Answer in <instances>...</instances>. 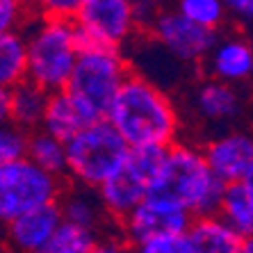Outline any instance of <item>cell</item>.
Returning a JSON list of instances; mask_svg holds the SVG:
<instances>
[{
    "mask_svg": "<svg viewBox=\"0 0 253 253\" xmlns=\"http://www.w3.org/2000/svg\"><path fill=\"white\" fill-rule=\"evenodd\" d=\"M105 119L128 146H169L180 132V112L173 98L155 80L137 71L126 76Z\"/></svg>",
    "mask_w": 253,
    "mask_h": 253,
    "instance_id": "cell-1",
    "label": "cell"
},
{
    "mask_svg": "<svg viewBox=\"0 0 253 253\" xmlns=\"http://www.w3.org/2000/svg\"><path fill=\"white\" fill-rule=\"evenodd\" d=\"M226 183L212 173L203 148L189 141H171L148 185V199L162 201L192 217L217 214Z\"/></svg>",
    "mask_w": 253,
    "mask_h": 253,
    "instance_id": "cell-2",
    "label": "cell"
},
{
    "mask_svg": "<svg viewBox=\"0 0 253 253\" xmlns=\"http://www.w3.org/2000/svg\"><path fill=\"white\" fill-rule=\"evenodd\" d=\"M28 55V80L50 91L64 89L78 53L80 32L73 18L32 14L21 25Z\"/></svg>",
    "mask_w": 253,
    "mask_h": 253,
    "instance_id": "cell-3",
    "label": "cell"
},
{
    "mask_svg": "<svg viewBox=\"0 0 253 253\" xmlns=\"http://www.w3.org/2000/svg\"><path fill=\"white\" fill-rule=\"evenodd\" d=\"M130 73V64L119 46L84 39L80 35V53L71 73L69 89L96 119L105 117L121 83Z\"/></svg>",
    "mask_w": 253,
    "mask_h": 253,
    "instance_id": "cell-4",
    "label": "cell"
},
{
    "mask_svg": "<svg viewBox=\"0 0 253 253\" xmlns=\"http://www.w3.org/2000/svg\"><path fill=\"white\" fill-rule=\"evenodd\" d=\"M128 151V141L100 117L66 139V178L71 183L98 187L124 165Z\"/></svg>",
    "mask_w": 253,
    "mask_h": 253,
    "instance_id": "cell-5",
    "label": "cell"
},
{
    "mask_svg": "<svg viewBox=\"0 0 253 253\" xmlns=\"http://www.w3.org/2000/svg\"><path fill=\"white\" fill-rule=\"evenodd\" d=\"M165 151L167 146H130L124 165L96 187L107 217L121 221L146 199Z\"/></svg>",
    "mask_w": 253,
    "mask_h": 253,
    "instance_id": "cell-6",
    "label": "cell"
},
{
    "mask_svg": "<svg viewBox=\"0 0 253 253\" xmlns=\"http://www.w3.org/2000/svg\"><path fill=\"white\" fill-rule=\"evenodd\" d=\"M64 178L48 173L28 155L0 162V228L30 208L57 201Z\"/></svg>",
    "mask_w": 253,
    "mask_h": 253,
    "instance_id": "cell-7",
    "label": "cell"
},
{
    "mask_svg": "<svg viewBox=\"0 0 253 253\" xmlns=\"http://www.w3.org/2000/svg\"><path fill=\"white\" fill-rule=\"evenodd\" d=\"M73 21L84 39L119 48L137 30L132 0H83Z\"/></svg>",
    "mask_w": 253,
    "mask_h": 253,
    "instance_id": "cell-8",
    "label": "cell"
},
{
    "mask_svg": "<svg viewBox=\"0 0 253 253\" xmlns=\"http://www.w3.org/2000/svg\"><path fill=\"white\" fill-rule=\"evenodd\" d=\"M151 30H153L155 42L183 64H201L219 37L217 30L203 28L189 21L178 9H171V12L160 9V14L151 23Z\"/></svg>",
    "mask_w": 253,
    "mask_h": 253,
    "instance_id": "cell-9",
    "label": "cell"
},
{
    "mask_svg": "<svg viewBox=\"0 0 253 253\" xmlns=\"http://www.w3.org/2000/svg\"><path fill=\"white\" fill-rule=\"evenodd\" d=\"M192 219L194 217L187 210H180L176 206L146 196L128 217L121 219V230H124V240L132 249H137L141 242L151 240V237L169 235V233H187Z\"/></svg>",
    "mask_w": 253,
    "mask_h": 253,
    "instance_id": "cell-10",
    "label": "cell"
},
{
    "mask_svg": "<svg viewBox=\"0 0 253 253\" xmlns=\"http://www.w3.org/2000/svg\"><path fill=\"white\" fill-rule=\"evenodd\" d=\"M62 210L57 201H48L43 206L30 208L14 217L2 228L5 244L14 251L23 253H46V247L57 226L62 224Z\"/></svg>",
    "mask_w": 253,
    "mask_h": 253,
    "instance_id": "cell-11",
    "label": "cell"
},
{
    "mask_svg": "<svg viewBox=\"0 0 253 253\" xmlns=\"http://www.w3.org/2000/svg\"><path fill=\"white\" fill-rule=\"evenodd\" d=\"M203 155L212 173L224 183L242 180L253 165V135L244 130L219 135L203 146Z\"/></svg>",
    "mask_w": 253,
    "mask_h": 253,
    "instance_id": "cell-12",
    "label": "cell"
},
{
    "mask_svg": "<svg viewBox=\"0 0 253 253\" xmlns=\"http://www.w3.org/2000/svg\"><path fill=\"white\" fill-rule=\"evenodd\" d=\"M189 107L201 121L224 126L237 119V114L242 112V96L235 89V84L208 76V80H201L192 89Z\"/></svg>",
    "mask_w": 253,
    "mask_h": 253,
    "instance_id": "cell-13",
    "label": "cell"
},
{
    "mask_svg": "<svg viewBox=\"0 0 253 253\" xmlns=\"http://www.w3.org/2000/svg\"><path fill=\"white\" fill-rule=\"evenodd\" d=\"M251 62L253 48L244 37L219 35L201 64L206 66L210 78H217V80H224L230 84H240L251 76Z\"/></svg>",
    "mask_w": 253,
    "mask_h": 253,
    "instance_id": "cell-14",
    "label": "cell"
},
{
    "mask_svg": "<svg viewBox=\"0 0 253 253\" xmlns=\"http://www.w3.org/2000/svg\"><path fill=\"white\" fill-rule=\"evenodd\" d=\"M91 121H96V117L71 94L69 89H57V91L48 94L46 112H43L39 128L66 141Z\"/></svg>",
    "mask_w": 253,
    "mask_h": 253,
    "instance_id": "cell-15",
    "label": "cell"
},
{
    "mask_svg": "<svg viewBox=\"0 0 253 253\" xmlns=\"http://www.w3.org/2000/svg\"><path fill=\"white\" fill-rule=\"evenodd\" d=\"M192 253H240L244 237L219 214L194 217L187 228Z\"/></svg>",
    "mask_w": 253,
    "mask_h": 253,
    "instance_id": "cell-16",
    "label": "cell"
},
{
    "mask_svg": "<svg viewBox=\"0 0 253 253\" xmlns=\"http://www.w3.org/2000/svg\"><path fill=\"white\" fill-rule=\"evenodd\" d=\"M57 203L59 210H62V217L66 221L83 224L89 226V228H100L103 219L107 217L96 187H87V185L73 183V187L62 189Z\"/></svg>",
    "mask_w": 253,
    "mask_h": 253,
    "instance_id": "cell-17",
    "label": "cell"
},
{
    "mask_svg": "<svg viewBox=\"0 0 253 253\" xmlns=\"http://www.w3.org/2000/svg\"><path fill=\"white\" fill-rule=\"evenodd\" d=\"M48 91L32 80H21L9 89V119L25 130H35L42 126L46 112Z\"/></svg>",
    "mask_w": 253,
    "mask_h": 253,
    "instance_id": "cell-18",
    "label": "cell"
},
{
    "mask_svg": "<svg viewBox=\"0 0 253 253\" xmlns=\"http://www.w3.org/2000/svg\"><path fill=\"white\" fill-rule=\"evenodd\" d=\"M28 155L35 165L46 169L57 178H66V141L46 132L43 128L30 130L28 135Z\"/></svg>",
    "mask_w": 253,
    "mask_h": 253,
    "instance_id": "cell-19",
    "label": "cell"
},
{
    "mask_svg": "<svg viewBox=\"0 0 253 253\" xmlns=\"http://www.w3.org/2000/svg\"><path fill=\"white\" fill-rule=\"evenodd\" d=\"M28 78L25 37L21 30L0 32V87L12 89Z\"/></svg>",
    "mask_w": 253,
    "mask_h": 253,
    "instance_id": "cell-20",
    "label": "cell"
},
{
    "mask_svg": "<svg viewBox=\"0 0 253 253\" xmlns=\"http://www.w3.org/2000/svg\"><path fill=\"white\" fill-rule=\"evenodd\" d=\"M217 214L233 230H237L242 237L253 235V203L249 199L247 187L242 185V180L226 183L221 206H219Z\"/></svg>",
    "mask_w": 253,
    "mask_h": 253,
    "instance_id": "cell-21",
    "label": "cell"
},
{
    "mask_svg": "<svg viewBox=\"0 0 253 253\" xmlns=\"http://www.w3.org/2000/svg\"><path fill=\"white\" fill-rule=\"evenodd\" d=\"M100 247L98 228L73 224L62 219V224L53 233L46 247V253H94Z\"/></svg>",
    "mask_w": 253,
    "mask_h": 253,
    "instance_id": "cell-22",
    "label": "cell"
},
{
    "mask_svg": "<svg viewBox=\"0 0 253 253\" xmlns=\"http://www.w3.org/2000/svg\"><path fill=\"white\" fill-rule=\"evenodd\" d=\"M176 9L189 21L210 30H221L226 23V7L221 0H178Z\"/></svg>",
    "mask_w": 253,
    "mask_h": 253,
    "instance_id": "cell-23",
    "label": "cell"
},
{
    "mask_svg": "<svg viewBox=\"0 0 253 253\" xmlns=\"http://www.w3.org/2000/svg\"><path fill=\"white\" fill-rule=\"evenodd\" d=\"M28 135L30 130L21 128L12 119L0 121V162L23 158L28 148Z\"/></svg>",
    "mask_w": 253,
    "mask_h": 253,
    "instance_id": "cell-24",
    "label": "cell"
},
{
    "mask_svg": "<svg viewBox=\"0 0 253 253\" xmlns=\"http://www.w3.org/2000/svg\"><path fill=\"white\" fill-rule=\"evenodd\" d=\"M137 251L141 253H192L187 233H169V235H158L151 240L141 242Z\"/></svg>",
    "mask_w": 253,
    "mask_h": 253,
    "instance_id": "cell-25",
    "label": "cell"
},
{
    "mask_svg": "<svg viewBox=\"0 0 253 253\" xmlns=\"http://www.w3.org/2000/svg\"><path fill=\"white\" fill-rule=\"evenodd\" d=\"M30 14L28 0H0V32L21 30Z\"/></svg>",
    "mask_w": 253,
    "mask_h": 253,
    "instance_id": "cell-26",
    "label": "cell"
},
{
    "mask_svg": "<svg viewBox=\"0 0 253 253\" xmlns=\"http://www.w3.org/2000/svg\"><path fill=\"white\" fill-rule=\"evenodd\" d=\"M83 0H28L30 12L43 14V16H62L73 18Z\"/></svg>",
    "mask_w": 253,
    "mask_h": 253,
    "instance_id": "cell-27",
    "label": "cell"
},
{
    "mask_svg": "<svg viewBox=\"0 0 253 253\" xmlns=\"http://www.w3.org/2000/svg\"><path fill=\"white\" fill-rule=\"evenodd\" d=\"M132 14H135L137 28H151L155 16L160 14L158 0H132Z\"/></svg>",
    "mask_w": 253,
    "mask_h": 253,
    "instance_id": "cell-28",
    "label": "cell"
},
{
    "mask_svg": "<svg viewBox=\"0 0 253 253\" xmlns=\"http://www.w3.org/2000/svg\"><path fill=\"white\" fill-rule=\"evenodd\" d=\"M226 14L242 23H253V0H221Z\"/></svg>",
    "mask_w": 253,
    "mask_h": 253,
    "instance_id": "cell-29",
    "label": "cell"
},
{
    "mask_svg": "<svg viewBox=\"0 0 253 253\" xmlns=\"http://www.w3.org/2000/svg\"><path fill=\"white\" fill-rule=\"evenodd\" d=\"M9 119V89L0 87V121Z\"/></svg>",
    "mask_w": 253,
    "mask_h": 253,
    "instance_id": "cell-30",
    "label": "cell"
},
{
    "mask_svg": "<svg viewBox=\"0 0 253 253\" xmlns=\"http://www.w3.org/2000/svg\"><path fill=\"white\" fill-rule=\"evenodd\" d=\"M242 185L247 187V194H249V199H251V203H253V165L249 167V171L244 173V178H242Z\"/></svg>",
    "mask_w": 253,
    "mask_h": 253,
    "instance_id": "cell-31",
    "label": "cell"
},
{
    "mask_svg": "<svg viewBox=\"0 0 253 253\" xmlns=\"http://www.w3.org/2000/svg\"><path fill=\"white\" fill-rule=\"evenodd\" d=\"M242 253H253V235L242 240Z\"/></svg>",
    "mask_w": 253,
    "mask_h": 253,
    "instance_id": "cell-32",
    "label": "cell"
},
{
    "mask_svg": "<svg viewBox=\"0 0 253 253\" xmlns=\"http://www.w3.org/2000/svg\"><path fill=\"white\" fill-rule=\"evenodd\" d=\"M249 78H251V80H253V62H251V76H249Z\"/></svg>",
    "mask_w": 253,
    "mask_h": 253,
    "instance_id": "cell-33",
    "label": "cell"
}]
</instances>
